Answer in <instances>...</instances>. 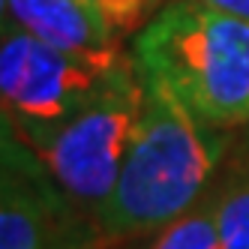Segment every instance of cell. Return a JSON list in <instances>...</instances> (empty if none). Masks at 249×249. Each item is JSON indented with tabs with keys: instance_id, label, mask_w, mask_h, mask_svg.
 <instances>
[{
	"instance_id": "9c48e42d",
	"label": "cell",
	"mask_w": 249,
	"mask_h": 249,
	"mask_svg": "<svg viewBox=\"0 0 249 249\" xmlns=\"http://www.w3.org/2000/svg\"><path fill=\"white\" fill-rule=\"evenodd\" d=\"M84 3H90L102 15V21L111 27L114 36L123 39L156 9L159 0H84Z\"/></svg>"
},
{
	"instance_id": "6da1fadb",
	"label": "cell",
	"mask_w": 249,
	"mask_h": 249,
	"mask_svg": "<svg viewBox=\"0 0 249 249\" xmlns=\"http://www.w3.org/2000/svg\"><path fill=\"white\" fill-rule=\"evenodd\" d=\"M144 75L135 138L123 159L120 177L93 225L102 237H132L156 231L198 201L216 171L225 141L177 99L168 87Z\"/></svg>"
},
{
	"instance_id": "30bf717a",
	"label": "cell",
	"mask_w": 249,
	"mask_h": 249,
	"mask_svg": "<svg viewBox=\"0 0 249 249\" xmlns=\"http://www.w3.org/2000/svg\"><path fill=\"white\" fill-rule=\"evenodd\" d=\"M198 3H207V6L219 9L225 15H234V18L249 21V0H198Z\"/></svg>"
},
{
	"instance_id": "ba28073f",
	"label": "cell",
	"mask_w": 249,
	"mask_h": 249,
	"mask_svg": "<svg viewBox=\"0 0 249 249\" xmlns=\"http://www.w3.org/2000/svg\"><path fill=\"white\" fill-rule=\"evenodd\" d=\"M222 249H249V177L231 183L213 198Z\"/></svg>"
},
{
	"instance_id": "3957f363",
	"label": "cell",
	"mask_w": 249,
	"mask_h": 249,
	"mask_svg": "<svg viewBox=\"0 0 249 249\" xmlns=\"http://www.w3.org/2000/svg\"><path fill=\"white\" fill-rule=\"evenodd\" d=\"M141 105V66L135 57H123L111 69L102 90L39 150L63 195L78 207H87L93 216L114 192L123 159L138 129Z\"/></svg>"
},
{
	"instance_id": "8992f818",
	"label": "cell",
	"mask_w": 249,
	"mask_h": 249,
	"mask_svg": "<svg viewBox=\"0 0 249 249\" xmlns=\"http://www.w3.org/2000/svg\"><path fill=\"white\" fill-rule=\"evenodd\" d=\"M3 12L36 39L69 54H120V39L84 0H3Z\"/></svg>"
},
{
	"instance_id": "277c9868",
	"label": "cell",
	"mask_w": 249,
	"mask_h": 249,
	"mask_svg": "<svg viewBox=\"0 0 249 249\" xmlns=\"http://www.w3.org/2000/svg\"><path fill=\"white\" fill-rule=\"evenodd\" d=\"M120 60L123 54H69L6 18L0 45V90L6 120L15 123L33 150H42L63 123L102 90Z\"/></svg>"
},
{
	"instance_id": "5b68a950",
	"label": "cell",
	"mask_w": 249,
	"mask_h": 249,
	"mask_svg": "<svg viewBox=\"0 0 249 249\" xmlns=\"http://www.w3.org/2000/svg\"><path fill=\"white\" fill-rule=\"evenodd\" d=\"M45 168L36 165L24 141L12 138L3 126L0 249H60L81 234L66 213L63 189Z\"/></svg>"
},
{
	"instance_id": "7a4b0ae2",
	"label": "cell",
	"mask_w": 249,
	"mask_h": 249,
	"mask_svg": "<svg viewBox=\"0 0 249 249\" xmlns=\"http://www.w3.org/2000/svg\"><path fill=\"white\" fill-rule=\"evenodd\" d=\"M132 57L213 129L249 120V21L198 0H168Z\"/></svg>"
},
{
	"instance_id": "8fae6325",
	"label": "cell",
	"mask_w": 249,
	"mask_h": 249,
	"mask_svg": "<svg viewBox=\"0 0 249 249\" xmlns=\"http://www.w3.org/2000/svg\"><path fill=\"white\" fill-rule=\"evenodd\" d=\"M84 249H99V246H96V243H87V246H84Z\"/></svg>"
},
{
	"instance_id": "52a82bcc",
	"label": "cell",
	"mask_w": 249,
	"mask_h": 249,
	"mask_svg": "<svg viewBox=\"0 0 249 249\" xmlns=\"http://www.w3.org/2000/svg\"><path fill=\"white\" fill-rule=\"evenodd\" d=\"M147 249H222L213 201L204 207L186 210L183 216L162 225Z\"/></svg>"
}]
</instances>
